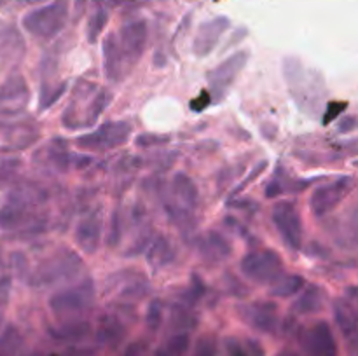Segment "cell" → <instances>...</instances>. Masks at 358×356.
Listing matches in <instances>:
<instances>
[{
    "label": "cell",
    "mask_w": 358,
    "mask_h": 356,
    "mask_svg": "<svg viewBox=\"0 0 358 356\" xmlns=\"http://www.w3.org/2000/svg\"><path fill=\"white\" fill-rule=\"evenodd\" d=\"M69 17V0H52L51 3L30 10L23 17V28L38 38H51L65 28Z\"/></svg>",
    "instance_id": "6da1fadb"
},
{
    "label": "cell",
    "mask_w": 358,
    "mask_h": 356,
    "mask_svg": "<svg viewBox=\"0 0 358 356\" xmlns=\"http://www.w3.org/2000/svg\"><path fill=\"white\" fill-rule=\"evenodd\" d=\"M94 299V286L90 279L76 288L63 290V292L55 293L49 299V309L52 311L56 318H65V321H72L76 318L83 316Z\"/></svg>",
    "instance_id": "7a4b0ae2"
},
{
    "label": "cell",
    "mask_w": 358,
    "mask_h": 356,
    "mask_svg": "<svg viewBox=\"0 0 358 356\" xmlns=\"http://www.w3.org/2000/svg\"><path fill=\"white\" fill-rule=\"evenodd\" d=\"M241 272L248 279L261 285L275 283L276 279L282 278L283 264L278 253L271 250L250 251L241 258Z\"/></svg>",
    "instance_id": "3957f363"
},
{
    "label": "cell",
    "mask_w": 358,
    "mask_h": 356,
    "mask_svg": "<svg viewBox=\"0 0 358 356\" xmlns=\"http://www.w3.org/2000/svg\"><path fill=\"white\" fill-rule=\"evenodd\" d=\"M114 37L126 66L131 68V65H135L140 59V56L143 54V51H145L147 23L143 20L126 23L119 30V34H114Z\"/></svg>",
    "instance_id": "277c9868"
},
{
    "label": "cell",
    "mask_w": 358,
    "mask_h": 356,
    "mask_svg": "<svg viewBox=\"0 0 358 356\" xmlns=\"http://www.w3.org/2000/svg\"><path fill=\"white\" fill-rule=\"evenodd\" d=\"M273 223L285 244L292 250H299L303 241V223L292 202L282 201L273 208Z\"/></svg>",
    "instance_id": "5b68a950"
},
{
    "label": "cell",
    "mask_w": 358,
    "mask_h": 356,
    "mask_svg": "<svg viewBox=\"0 0 358 356\" xmlns=\"http://www.w3.org/2000/svg\"><path fill=\"white\" fill-rule=\"evenodd\" d=\"M353 180L350 177L338 178V180L331 181V184H325L322 187H318L317 191L311 194L310 206L311 212L317 216H324L327 213H331L343 199L348 195V192L352 191Z\"/></svg>",
    "instance_id": "8992f818"
},
{
    "label": "cell",
    "mask_w": 358,
    "mask_h": 356,
    "mask_svg": "<svg viewBox=\"0 0 358 356\" xmlns=\"http://www.w3.org/2000/svg\"><path fill=\"white\" fill-rule=\"evenodd\" d=\"M129 131H131V128L126 122H107L101 128H98V131L77 140V145L86 150L114 149V147L122 145L128 140Z\"/></svg>",
    "instance_id": "52a82bcc"
},
{
    "label": "cell",
    "mask_w": 358,
    "mask_h": 356,
    "mask_svg": "<svg viewBox=\"0 0 358 356\" xmlns=\"http://www.w3.org/2000/svg\"><path fill=\"white\" fill-rule=\"evenodd\" d=\"M308 356H338V344L327 321H318L304 335Z\"/></svg>",
    "instance_id": "ba28073f"
},
{
    "label": "cell",
    "mask_w": 358,
    "mask_h": 356,
    "mask_svg": "<svg viewBox=\"0 0 358 356\" xmlns=\"http://www.w3.org/2000/svg\"><path fill=\"white\" fill-rule=\"evenodd\" d=\"M243 320L262 334H275L278 328V309L271 302H254L243 309Z\"/></svg>",
    "instance_id": "9c48e42d"
},
{
    "label": "cell",
    "mask_w": 358,
    "mask_h": 356,
    "mask_svg": "<svg viewBox=\"0 0 358 356\" xmlns=\"http://www.w3.org/2000/svg\"><path fill=\"white\" fill-rule=\"evenodd\" d=\"M229 20L224 16L213 17V20L206 21L199 27L198 34H196L194 44H192V49L198 56H206L215 49V45L219 44L220 37L224 35V31L229 28Z\"/></svg>",
    "instance_id": "30bf717a"
},
{
    "label": "cell",
    "mask_w": 358,
    "mask_h": 356,
    "mask_svg": "<svg viewBox=\"0 0 358 356\" xmlns=\"http://www.w3.org/2000/svg\"><path fill=\"white\" fill-rule=\"evenodd\" d=\"M247 52L240 51L236 52V54L229 56L226 61L220 63L215 70H212V72L208 73V80L210 84H212L213 91H215V93H224V91L234 82V79H236L238 73L241 72V68H243V65L247 63Z\"/></svg>",
    "instance_id": "8fae6325"
},
{
    "label": "cell",
    "mask_w": 358,
    "mask_h": 356,
    "mask_svg": "<svg viewBox=\"0 0 358 356\" xmlns=\"http://www.w3.org/2000/svg\"><path fill=\"white\" fill-rule=\"evenodd\" d=\"M101 239V215L98 212L90 213L79 220L76 229V241L84 253H94Z\"/></svg>",
    "instance_id": "7c38bea8"
},
{
    "label": "cell",
    "mask_w": 358,
    "mask_h": 356,
    "mask_svg": "<svg viewBox=\"0 0 358 356\" xmlns=\"http://www.w3.org/2000/svg\"><path fill=\"white\" fill-rule=\"evenodd\" d=\"M334 316L336 323H338L339 330L345 335V339L348 341L350 348H352V355L355 351L357 344V313L352 306H350L346 300H336L334 304Z\"/></svg>",
    "instance_id": "4fadbf2b"
},
{
    "label": "cell",
    "mask_w": 358,
    "mask_h": 356,
    "mask_svg": "<svg viewBox=\"0 0 358 356\" xmlns=\"http://www.w3.org/2000/svg\"><path fill=\"white\" fill-rule=\"evenodd\" d=\"M27 98L28 89L27 84H24V79H21V77L10 79L9 82L0 87V112L10 114V112L17 110L14 101L17 103V107H21V105L27 103Z\"/></svg>",
    "instance_id": "5bb4252c"
},
{
    "label": "cell",
    "mask_w": 358,
    "mask_h": 356,
    "mask_svg": "<svg viewBox=\"0 0 358 356\" xmlns=\"http://www.w3.org/2000/svg\"><path fill=\"white\" fill-rule=\"evenodd\" d=\"M79 267H80L79 258H77L73 253H66L65 257L55 258L51 264L42 265L41 278L44 279V283L55 281V279L63 278V276L66 274H73V272H77V269Z\"/></svg>",
    "instance_id": "9a60e30c"
},
{
    "label": "cell",
    "mask_w": 358,
    "mask_h": 356,
    "mask_svg": "<svg viewBox=\"0 0 358 356\" xmlns=\"http://www.w3.org/2000/svg\"><path fill=\"white\" fill-rule=\"evenodd\" d=\"M126 335V327L122 320H119L117 314H105L98 327L96 337L101 344L115 346L122 341Z\"/></svg>",
    "instance_id": "2e32d148"
},
{
    "label": "cell",
    "mask_w": 358,
    "mask_h": 356,
    "mask_svg": "<svg viewBox=\"0 0 358 356\" xmlns=\"http://www.w3.org/2000/svg\"><path fill=\"white\" fill-rule=\"evenodd\" d=\"M191 349V337L187 332H175L161 342L154 356H185Z\"/></svg>",
    "instance_id": "e0dca14e"
},
{
    "label": "cell",
    "mask_w": 358,
    "mask_h": 356,
    "mask_svg": "<svg viewBox=\"0 0 358 356\" xmlns=\"http://www.w3.org/2000/svg\"><path fill=\"white\" fill-rule=\"evenodd\" d=\"M90 332V325L86 321H65L62 327L49 328V335L58 342H76L84 339Z\"/></svg>",
    "instance_id": "ac0fdd59"
},
{
    "label": "cell",
    "mask_w": 358,
    "mask_h": 356,
    "mask_svg": "<svg viewBox=\"0 0 358 356\" xmlns=\"http://www.w3.org/2000/svg\"><path fill=\"white\" fill-rule=\"evenodd\" d=\"M322 309V292L318 286L310 285L299 299L294 302V311L297 314H315Z\"/></svg>",
    "instance_id": "d6986e66"
},
{
    "label": "cell",
    "mask_w": 358,
    "mask_h": 356,
    "mask_svg": "<svg viewBox=\"0 0 358 356\" xmlns=\"http://www.w3.org/2000/svg\"><path fill=\"white\" fill-rule=\"evenodd\" d=\"M173 191L178 199L185 202L187 206H196L198 201V188H196L194 181L187 177L185 173L175 175L173 178Z\"/></svg>",
    "instance_id": "ffe728a7"
},
{
    "label": "cell",
    "mask_w": 358,
    "mask_h": 356,
    "mask_svg": "<svg viewBox=\"0 0 358 356\" xmlns=\"http://www.w3.org/2000/svg\"><path fill=\"white\" fill-rule=\"evenodd\" d=\"M276 281L278 283L271 290L273 295L276 297H290L304 288V279L299 274H290L285 276V278H278Z\"/></svg>",
    "instance_id": "44dd1931"
},
{
    "label": "cell",
    "mask_w": 358,
    "mask_h": 356,
    "mask_svg": "<svg viewBox=\"0 0 358 356\" xmlns=\"http://www.w3.org/2000/svg\"><path fill=\"white\" fill-rule=\"evenodd\" d=\"M20 334L16 328H7L0 337V356H14V353L20 348Z\"/></svg>",
    "instance_id": "7402d4cb"
},
{
    "label": "cell",
    "mask_w": 358,
    "mask_h": 356,
    "mask_svg": "<svg viewBox=\"0 0 358 356\" xmlns=\"http://www.w3.org/2000/svg\"><path fill=\"white\" fill-rule=\"evenodd\" d=\"M24 218V213L20 208L14 206H7V208H0V229H16L21 225Z\"/></svg>",
    "instance_id": "603a6c76"
},
{
    "label": "cell",
    "mask_w": 358,
    "mask_h": 356,
    "mask_svg": "<svg viewBox=\"0 0 358 356\" xmlns=\"http://www.w3.org/2000/svg\"><path fill=\"white\" fill-rule=\"evenodd\" d=\"M173 258V251L171 246L168 244L166 239H157L152 244V253H150V260H154V264H168V262Z\"/></svg>",
    "instance_id": "cb8c5ba5"
},
{
    "label": "cell",
    "mask_w": 358,
    "mask_h": 356,
    "mask_svg": "<svg viewBox=\"0 0 358 356\" xmlns=\"http://www.w3.org/2000/svg\"><path fill=\"white\" fill-rule=\"evenodd\" d=\"M107 13L103 9H96V13L91 16L90 24H87V38L91 42H94L98 38V35L103 31L105 24H107Z\"/></svg>",
    "instance_id": "d4e9b609"
},
{
    "label": "cell",
    "mask_w": 358,
    "mask_h": 356,
    "mask_svg": "<svg viewBox=\"0 0 358 356\" xmlns=\"http://www.w3.org/2000/svg\"><path fill=\"white\" fill-rule=\"evenodd\" d=\"M163 323V306L157 299H154L149 304V309H147V327L150 332H157Z\"/></svg>",
    "instance_id": "484cf974"
},
{
    "label": "cell",
    "mask_w": 358,
    "mask_h": 356,
    "mask_svg": "<svg viewBox=\"0 0 358 356\" xmlns=\"http://www.w3.org/2000/svg\"><path fill=\"white\" fill-rule=\"evenodd\" d=\"M208 243H210V248H212V251H213V255H215V257L226 258V257H229V255H231L229 243H227V241L224 239L220 234H217V232L210 234Z\"/></svg>",
    "instance_id": "4316f807"
},
{
    "label": "cell",
    "mask_w": 358,
    "mask_h": 356,
    "mask_svg": "<svg viewBox=\"0 0 358 356\" xmlns=\"http://www.w3.org/2000/svg\"><path fill=\"white\" fill-rule=\"evenodd\" d=\"M243 356H264V349L255 339H247L243 342Z\"/></svg>",
    "instance_id": "83f0119b"
},
{
    "label": "cell",
    "mask_w": 358,
    "mask_h": 356,
    "mask_svg": "<svg viewBox=\"0 0 358 356\" xmlns=\"http://www.w3.org/2000/svg\"><path fill=\"white\" fill-rule=\"evenodd\" d=\"M119 223H121V220L117 218V213H114V216H112L110 220V230H108V244H110V246H115L119 241V234H121Z\"/></svg>",
    "instance_id": "f1b7e54d"
},
{
    "label": "cell",
    "mask_w": 358,
    "mask_h": 356,
    "mask_svg": "<svg viewBox=\"0 0 358 356\" xmlns=\"http://www.w3.org/2000/svg\"><path fill=\"white\" fill-rule=\"evenodd\" d=\"M215 351V341L212 337H203L198 346V356H213Z\"/></svg>",
    "instance_id": "f546056e"
},
{
    "label": "cell",
    "mask_w": 358,
    "mask_h": 356,
    "mask_svg": "<svg viewBox=\"0 0 358 356\" xmlns=\"http://www.w3.org/2000/svg\"><path fill=\"white\" fill-rule=\"evenodd\" d=\"M112 6H121V3H128V2H135V0H108Z\"/></svg>",
    "instance_id": "4dcf8cb0"
},
{
    "label": "cell",
    "mask_w": 358,
    "mask_h": 356,
    "mask_svg": "<svg viewBox=\"0 0 358 356\" xmlns=\"http://www.w3.org/2000/svg\"><path fill=\"white\" fill-rule=\"evenodd\" d=\"M278 356H299V355H297V353H294V351H282Z\"/></svg>",
    "instance_id": "1f68e13d"
},
{
    "label": "cell",
    "mask_w": 358,
    "mask_h": 356,
    "mask_svg": "<svg viewBox=\"0 0 358 356\" xmlns=\"http://www.w3.org/2000/svg\"><path fill=\"white\" fill-rule=\"evenodd\" d=\"M2 306H3V299L0 297V316H2Z\"/></svg>",
    "instance_id": "d6a6232c"
},
{
    "label": "cell",
    "mask_w": 358,
    "mask_h": 356,
    "mask_svg": "<svg viewBox=\"0 0 358 356\" xmlns=\"http://www.w3.org/2000/svg\"><path fill=\"white\" fill-rule=\"evenodd\" d=\"M65 356H84L83 353H79V355H77V353H70V355H65Z\"/></svg>",
    "instance_id": "836d02e7"
},
{
    "label": "cell",
    "mask_w": 358,
    "mask_h": 356,
    "mask_svg": "<svg viewBox=\"0 0 358 356\" xmlns=\"http://www.w3.org/2000/svg\"><path fill=\"white\" fill-rule=\"evenodd\" d=\"M24 356H38L37 353H30V355H24Z\"/></svg>",
    "instance_id": "e575fe53"
}]
</instances>
